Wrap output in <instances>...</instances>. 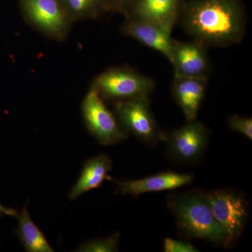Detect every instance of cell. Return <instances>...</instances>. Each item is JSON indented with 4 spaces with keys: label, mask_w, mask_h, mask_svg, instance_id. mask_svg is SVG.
I'll return each mask as SVG.
<instances>
[{
    "label": "cell",
    "mask_w": 252,
    "mask_h": 252,
    "mask_svg": "<svg viewBox=\"0 0 252 252\" xmlns=\"http://www.w3.org/2000/svg\"><path fill=\"white\" fill-rule=\"evenodd\" d=\"M186 31L203 44L225 46L241 39L245 21L235 0H194L182 16Z\"/></svg>",
    "instance_id": "1"
},
{
    "label": "cell",
    "mask_w": 252,
    "mask_h": 252,
    "mask_svg": "<svg viewBox=\"0 0 252 252\" xmlns=\"http://www.w3.org/2000/svg\"><path fill=\"white\" fill-rule=\"evenodd\" d=\"M167 206L182 236L230 248L224 230L214 216L206 191L196 189L171 194L167 197Z\"/></svg>",
    "instance_id": "2"
},
{
    "label": "cell",
    "mask_w": 252,
    "mask_h": 252,
    "mask_svg": "<svg viewBox=\"0 0 252 252\" xmlns=\"http://www.w3.org/2000/svg\"><path fill=\"white\" fill-rule=\"evenodd\" d=\"M214 216L224 230L230 247L241 236L250 217L248 197L240 190L225 187L206 191Z\"/></svg>",
    "instance_id": "3"
},
{
    "label": "cell",
    "mask_w": 252,
    "mask_h": 252,
    "mask_svg": "<svg viewBox=\"0 0 252 252\" xmlns=\"http://www.w3.org/2000/svg\"><path fill=\"white\" fill-rule=\"evenodd\" d=\"M91 87L103 99L116 102L149 96L155 89V82L135 69L123 66L109 68L99 74Z\"/></svg>",
    "instance_id": "4"
},
{
    "label": "cell",
    "mask_w": 252,
    "mask_h": 252,
    "mask_svg": "<svg viewBox=\"0 0 252 252\" xmlns=\"http://www.w3.org/2000/svg\"><path fill=\"white\" fill-rule=\"evenodd\" d=\"M114 109L118 122L126 133L147 145L162 142L164 131L156 122L149 96L116 102Z\"/></svg>",
    "instance_id": "5"
},
{
    "label": "cell",
    "mask_w": 252,
    "mask_h": 252,
    "mask_svg": "<svg viewBox=\"0 0 252 252\" xmlns=\"http://www.w3.org/2000/svg\"><path fill=\"white\" fill-rule=\"evenodd\" d=\"M209 139L206 127L195 119L170 132H164L162 142L165 144L167 155L172 161L193 165L201 159Z\"/></svg>",
    "instance_id": "6"
},
{
    "label": "cell",
    "mask_w": 252,
    "mask_h": 252,
    "mask_svg": "<svg viewBox=\"0 0 252 252\" xmlns=\"http://www.w3.org/2000/svg\"><path fill=\"white\" fill-rule=\"evenodd\" d=\"M81 112L86 128L99 144L114 145L128 137L103 98L91 86L83 99Z\"/></svg>",
    "instance_id": "7"
},
{
    "label": "cell",
    "mask_w": 252,
    "mask_h": 252,
    "mask_svg": "<svg viewBox=\"0 0 252 252\" xmlns=\"http://www.w3.org/2000/svg\"><path fill=\"white\" fill-rule=\"evenodd\" d=\"M26 21L41 34L57 41L64 40L73 23L59 0H21Z\"/></svg>",
    "instance_id": "8"
},
{
    "label": "cell",
    "mask_w": 252,
    "mask_h": 252,
    "mask_svg": "<svg viewBox=\"0 0 252 252\" xmlns=\"http://www.w3.org/2000/svg\"><path fill=\"white\" fill-rule=\"evenodd\" d=\"M107 180L114 182L118 191L123 195H130L137 198L144 193L175 190L191 185L194 175L190 173L165 171L140 180L120 181L111 178L109 176Z\"/></svg>",
    "instance_id": "9"
},
{
    "label": "cell",
    "mask_w": 252,
    "mask_h": 252,
    "mask_svg": "<svg viewBox=\"0 0 252 252\" xmlns=\"http://www.w3.org/2000/svg\"><path fill=\"white\" fill-rule=\"evenodd\" d=\"M201 41L174 43L171 63L175 77L205 78L210 71L208 56Z\"/></svg>",
    "instance_id": "10"
},
{
    "label": "cell",
    "mask_w": 252,
    "mask_h": 252,
    "mask_svg": "<svg viewBox=\"0 0 252 252\" xmlns=\"http://www.w3.org/2000/svg\"><path fill=\"white\" fill-rule=\"evenodd\" d=\"M172 30L167 26L127 18L122 32L125 35L163 55L171 62L175 43L171 37Z\"/></svg>",
    "instance_id": "11"
},
{
    "label": "cell",
    "mask_w": 252,
    "mask_h": 252,
    "mask_svg": "<svg viewBox=\"0 0 252 252\" xmlns=\"http://www.w3.org/2000/svg\"><path fill=\"white\" fill-rule=\"evenodd\" d=\"M207 89L205 78L175 77L172 94L188 122L195 120Z\"/></svg>",
    "instance_id": "12"
},
{
    "label": "cell",
    "mask_w": 252,
    "mask_h": 252,
    "mask_svg": "<svg viewBox=\"0 0 252 252\" xmlns=\"http://www.w3.org/2000/svg\"><path fill=\"white\" fill-rule=\"evenodd\" d=\"M179 0H135L127 18L173 28L178 16Z\"/></svg>",
    "instance_id": "13"
},
{
    "label": "cell",
    "mask_w": 252,
    "mask_h": 252,
    "mask_svg": "<svg viewBox=\"0 0 252 252\" xmlns=\"http://www.w3.org/2000/svg\"><path fill=\"white\" fill-rule=\"evenodd\" d=\"M112 170V160L106 154L87 159L75 185L69 191L68 198L75 200L82 194L98 188L108 177Z\"/></svg>",
    "instance_id": "14"
},
{
    "label": "cell",
    "mask_w": 252,
    "mask_h": 252,
    "mask_svg": "<svg viewBox=\"0 0 252 252\" xmlns=\"http://www.w3.org/2000/svg\"><path fill=\"white\" fill-rule=\"evenodd\" d=\"M18 226L15 233L23 248L28 252H54L45 235L32 220L28 211V203L18 217Z\"/></svg>",
    "instance_id": "15"
},
{
    "label": "cell",
    "mask_w": 252,
    "mask_h": 252,
    "mask_svg": "<svg viewBox=\"0 0 252 252\" xmlns=\"http://www.w3.org/2000/svg\"><path fill=\"white\" fill-rule=\"evenodd\" d=\"M72 22L98 17L102 8L99 0H59Z\"/></svg>",
    "instance_id": "16"
},
{
    "label": "cell",
    "mask_w": 252,
    "mask_h": 252,
    "mask_svg": "<svg viewBox=\"0 0 252 252\" xmlns=\"http://www.w3.org/2000/svg\"><path fill=\"white\" fill-rule=\"evenodd\" d=\"M121 233H114L107 238H97L89 240L76 250L81 252H113L118 251Z\"/></svg>",
    "instance_id": "17"
},
{
    "label": "cell",
    "mask_w": 252,
    "mask_h": 252,
    "mask_svg": "<svg viewBox=\"0 0 252 252\" xmlns=\"http://www.w3.org/2000/svg\"><path fill=\"white\" fill-rule=\"evenodd\" d=\"M230 130L238 132L248 140H252V117H243L238 115L231 116L228 120Z\"/></svg>",
    "instance_id": "18"
},
{
    "label": "cell",
    "mask_w": 252,
    "mask_h": 252,
    "mask_svg": "<svg viewBox=\"0 0 252 252\" xmlns=\"http://www.w3.org/2000/svg\"><path fill=\"white\" fill-rule=\"evenodd\" d=\"M163 251L165 252H198V249L187 240L165 238L163 240Z\"/></svg>",
    "instance_id": "19"
},
{
    "label": "cell",
    "mask_w": 252,
    "mask_h": 252,
    "mask_svg": "<svg viewBox=\"0 0 252 252\" xmlns=\"http://www.w3.org/2000/svg\"><path fill=\"white\" fill-rule=\"evenodd\" d=\"M102 9L118 11L119 0H99Z\"/></svg>",
    "instance_id": "20"
},
{
    "label": "cell",
    "mask_w": 252,
    "mask_h": 252,
    "mask_svg": "<svg viewBox=\"0 0 252 252\" xmlns=\"http://www.w3.org/2000/svg\"><path fill=\"white\" fill-rule=\"evenodd\" d=\"M135 0H119V9L118 11L124 13L127 16L129 10H130L131 6L133 4Z\"/></svg>",
    "instance_id": "21"
},
{
    "label": "cell",
    "mask_w": 252,
    "mask_h": 252,
    "mask_svg": "<svg viewBox=\"0 0 252 252\" xmlns=\"http://www.w3.org/2000/svg\"><path fill=\"white\" fill-rule=\"evenodd\" d=\"M0 215H8V216L17 217L18 218L19 212L16 211L14 209L9 208V207L3 206V205L0 203Z\"/></svg>",
    "instance_id": "22"
}]
</instances>
